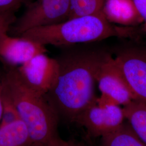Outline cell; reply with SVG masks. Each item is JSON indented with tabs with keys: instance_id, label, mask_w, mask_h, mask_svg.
<instances>
[{
	"instance_id": "6da1fadb",
	"label": "cell",
	"mask_w": 146,
	"mask_h": 146,
	"mask_svg": "<svg viewBox=\"0 0 146 146\" xmlns=\"http://www.w3.org/2000/svg\"><path fill=\"white\" fill-rule=\"evenodd\" d=\"M61 48L56 58L58 78L45 96L58 117L74 122L96 101V74L108 54L97 49L79 48L76 44Z\"/></svg>"
},
{
	"instance_id": "7a4b0ae2",
	"label": "cell",
	"mask_w": 146,
	"mask_h": 146,
	"mask_svg": "<svg viewBox=\"0 0 146 146\" xmlns=\"http://www.w3.org/2000/svg\"><path fill=\"white\" fill-rule=\"evenodd\" d=\"M0 80L3 92L28 129L33 146H45L58 136V117L45 95L27 86L15 66L6 65Z\"/></svg>"
},
{
	"instance_id": "3957f363",
	"label": "cell",
	"mask_w": 146,
	"mask_h": 146,
	"mask_svg": "<svg viewBox=\"0 0 146 146\" xmlns=\"http://www.w3.org/2000/svg\"><path fill=\"white\" fill-rule=\"evenodd\" d=\"M126 32L114 26L102 13L81 16L61 23L33 28L21 36L46 46L67 47L125 35Z\"/></svg>"
},
{
	"instance_id": "277c9868",
	"label": "cell",
	"mask_w": 146,
	"mask_h": 146,
	"mask_svg": "<svg viewBox=\"0 0 146 146\" xmlns=\"http://www.w3.org/2000/svg\"><path fill=\"white\" fill-rule=\"evenodd\" d=\"M70 0H36L29 2L23 14L11 27L8 33L21 36L33 28L61 23L68 20Z\"/></svg>"
},
{
	"instance_id": "5b68a950",
	"label": "cell",
	"mask_w": 146,
	"mask_h": 146,
	"mask_svg": "<svg viewBox=\"0 0 146 146\" xmlns=\"http://www.w3.org/2000/svg\"><path fill=\"white\" fill-rule=\"evenodd\" d=\"M123 107L101 95L75 121L89 135L103 137L117 131L125 123Z\"/></svg>"
},
{
	"instance_id": "8992f818",
	"label": "cell",
	"mask_w": 146,
	"mask_h": 146,
	"mask_svg": "<svg viewBox=\"0 0 146 146\" xmlns=\"http://www.w3.org/2000/svg\"><path fill=\"white\" fill-rule=\"evenodd\" d=\"M17 69L27 86L43 95L52 88L58 74L56 58H50L46 53L37 55Z\"/></svg>"
},
{
	"instance_id": "52a82bcc",
	"label": "cell",
	"mask_w": 146,
	"mask_h": 146,
	"mask_svg": "<svg viewBox=\"0 0 146 146\" xmlns=\"http://www.w3.org/2000/svg\"><path fill=\"white\" fill-rule=\"evenodd\" d=\"M101 95L122 107L136 100L125 78L110 54L104 60L96 76Z\"/></svg>"
},
{
	"instance_id": "ba28073f",
	"label": "cell",
	"mask_w": 146,
	"mask_h": 146,
	"mask_svg": "<svg viewBox=\"0 0 146 146\" xmlns=\"http://www.w3.org/2000/svg\"><path fill=\"white\" fill-rule=\"evenodd\" d=\"M114 58L136 100L146 104V50L128 49Z\"/></svg>"
},
{
	"instance_id": "9c48e42d",
	"label": "cell",
	"mask_w": 146,
	"mask_h": 146,
	"mask_svg": "<svg viewBox=\"0 0 146 146\" xmlns=\"http://www.w3.org/2000/svg\"><path fill=\"white\" fill-rule=\"evenodd\" d=\"M46 46L22 36L0 33V59L6 65H22L38 54L46 53Z\"/></svg>"
},
{
	"instance_id": "30bf717a",
	"label": "cell",
	"mask_w": 146,
	"mask_h": 146,
	"mask_svg": "<svg viewBox=\"0 0 146 146\" xmlns=\"http://www.w3.org/2000/svg\"><path fill=\"white\" fill-rule=\"evenodd\" d=\"M102 11L110 23L125 26L143 23L133 0H105Z\"/></svg>"
},
{
	"instance_id": "8fae6325",
	"label": "cell",
	"mask_w": 146,
	"mask_h": 146,
	"mask_svg": "<svg viewBox=\"0 0 146 146\" xmlns=\"http://www.w3.org/2000/svg\"><path fill=\"white\" fill-rule=\"evenodd\" d=\"M0 146H33L30 133L21 119L0 125Z\"/></svg>"
},
{
	"instance_id": "7c38bea8",
	"label": "cell",
	"mask_w": 146,
	"mask_h": 146,
	"mask_svg": "<svg viewBox=\"0 0 146 146\" xmlns=\"http://www.w3.org/2000/svg\"><path fill=\"white\" fill-rule=\"evenodd\" d=\"M123 107L125 121L131 130L146 145V104L134 100Z\"/></svg>"
},
{
	"instance_id": "4fadbf2b",
	"label": "cell",
	"mask_w": 146,
	"mask_h": 146,
	"mask_svg": "<svg viewBox=\"0 0 146 146\" xmlns=\"http://www.w3.org/2000/svg\"><path fill=\"white\" fill-rule=\"evenodd\" d=\"M101 139V146H146L135 135L127 123L117 131Z\"/></svg>"
},
{
	"instance_id": "5bb4252c",
	"label": "cell",
	"mask_w": 146,
	"mask_h": 146,
	"mask_svg": "<svg viewBox=\"0 0 146 146\" xmlns=\"http://www.w3.org/2000/svg\"><path fill=\"white\" fill-rule=\"evenodd\" d=\"M104 1L105 0H70L69 19L102 13Z\"/></svg>"
},
{
	"instance_id": "9a60e30c",
	"label": "cell",
	"mask_w": 146,
	"mask_h": 146,
	"mask_svg": "<svg viewBox=\"0 0 146 146\" xmlns=\"http://www.w3.org/2000/svg\"><path fill=\"white\" fill-rule=\"evenodd\" d=\"M3 108L1 120V125H7L13 122L16 120L20 119L19 114L16 110L15 106L8 96L5 94L2 89Z\"/></svg>"
},
{
	"instance_id": "2e32d148",
	"label": "cell",
	"mask_w": 146,
	"mask_h": 146,
	"mask_svg": "<svg viewBox=\"0 0 146 146\" xmlns=\"http://www.w3.org/2000/svg\"><path fill=\"white\" fill-rule=\"evenodd\" d=\"M15 12L4 11L0 12V33L8 31L16 20Z\"/></svg>"
},
{
	"instance_id": "e0dca14e",
	"label": "cell",
	"mask_w": 146,
	"mask_h": 146,
	"mask_svg": "<svg viewBox=\"0 0 146 146\" xmlns=\"http://www.w3.org/2000/svg\"><path fill=\"white\" fill-rule=\"evenodd\" d=\"M29 2V0H0V12H16L22 5Z\"/></svg>"
},
{
	"instance_id": "ac0fdd59",
	"label": "cell",
	"mask_w": 146,
	"mask_h": 146,
	"mask_svg": "<svg viewBox=\"0 0 146 146\" xmlns=\"http://www.w3.org/2000/svg\"><path fill=\"white\" fill-rule=\"evenodd\" d=\"M45 146H84L78 142L73 140H65L61 139L58 136L54 137L50 141H49L48 143Z\"/></svg>"
},
{
	"instance_id": "d6986e66",
	"label": "cell",
	"mask_w": 146,
	"mask_h": 146,
	"mask_svg": "<svg viewBox=\"0 0 146 146\" xmlns=\"http://www.w3.org/2000/svg\"><path fill=\"white\" fill-rule=\"evenodd\" d=\"M136 8L141 16L146 33V0H133Z\"/></svg>"
},
{
	"instance_id": "ffe728a7",
	"label": "cell",
	"mask_w": 146,
	"mask_h": 146,
	"mask_svg": "<svg viewBox=\"0 0 146 146\" xmlns=\"http://www.w3.org/2000/svg\"><path fill=\"white\" fill-rule=\"evenodd\" d=\"M3 108V100L2 87V84H1V80H0V125H1V120H2Z\"/></svg>"
}]
</instances>
